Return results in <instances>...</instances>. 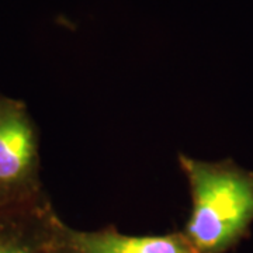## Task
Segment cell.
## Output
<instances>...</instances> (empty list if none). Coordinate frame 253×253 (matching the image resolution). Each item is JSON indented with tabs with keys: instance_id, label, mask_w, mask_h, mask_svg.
<instances>
[{
	"instance_id": "6da1fadb",
	"label": "cell",
	"mask_w": 253,
	"mask_h": 253,
	"mask_svg": "<svg viewBox=\"0 0 253 253\" xmlns=\"http://www.w3.org/2000/svg\"><path fill=\"white\" fill-rule=\"evenodd\" d=\"M191 193V211L183 234L196 253H226L253 224V170L232 159L204 162L179 155Z\"/></svg>"
},
{
	"instance_id": "7a4b0ae2",
	"label": "cell",
	"mask_w": 253,
	"mask_h": 253,
	"mask_svg": "<svg viewBox=\"0 0 253 253\" xmlns=\"http://www.w3.org/2000/svg\"><path fill=\"white\" fill-rule=\"evenodd\" d=\"M45 197L36 123L21 100L0 94V207Z\"/></svg>"
},
{
	"instance_id": "3957f363",
	"label": "cell",
	"mask_w": 253,
	"mask_h": 253,
	"mask_svg": "<svg viewBox=\"0 0 253 253\" xmlns=\"http://www.w3.org/2000/svg\"><path fill=\"white\" fill-rule=\"evenodd\" d=\"M0 253H75L48 197L0 207Z\"/></svg>"
},
{
	"instance_id": "277c9868",
	"label": "cell",
	"mask_w": 253,
	"mask_h": 253,
	"mask_svg": "<svg viewBox=\"0 0 253 253\" xmlns=\"http://www.w3.org/2000/svg\"><path fill=\"white\" fill-rule=\"evenodd\" d=\"M68 241L75 253H196L180 232L165 235H126L114 226L78 231L68 226Z\"/></svg>"
}]
</instances>
